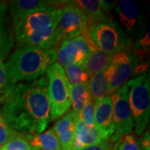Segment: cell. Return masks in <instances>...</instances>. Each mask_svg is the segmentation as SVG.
Here are the masks:
<instances>
[{"mask_svg":"<svg viewBox=\"0 0 150 150\" xmlns=\"http://www.w3.org/2000/svg\"><path fill=\"white\" fill-rule=\"evenodd\" d=\"M57 48H16L5 64L9 84L30 83L43 77L57 60Z\"/></svg>","mask_w":150,"mask_h":150,"instance_id":"obj_3","label":"cell"},{"mask_svg":"<svg viewBox=\"0 0 150 150\" xmlns=\"http://www.w3.org/2000/svg\"><path fill=\"white\" fill-rule=\"evenodd\" d=\"M119 20L133 37H142L143 19L139 4L133 0H121L115 7Z\"/></svg>","mask_w":150,"mask_h":150,"instance_id":"obj_11","label":"cell"},{"mask_svg":"<svg viewBox=\"0 0 150 150\" xmlns=\"http://www.w3.org/2000/svg\"><path fill=\"white\" fill-rule=\"evenodd\" d=\"M25 139L30 145L38 150H61L59 139L53 129L44 133L33 135H26Z\"/></svg>","mask_w":150,"mask_h":150,"instance_id":"obj_19","label":"cell"},{"mask_svg":"<svg viewBox=\"0 0 150 150\" xmlns=\"http://www.w3.org/2000/svg\"><path fill=\"white\" fill-rule=\"evenodd\" d=\"M10 87L5 64L4 62H0V105H3L6 100Z\"/></svg>","mask_w":150,"mask_h":150,"instance_id":"obj_26","label":"cell"},{"mask_svg":"<svg viewBox=\"0 0 150 150\" xmlns=\"http://www.w3.org/2000/svg\"><path fill=\"white\" fill-rule=\"evenodd\" d=\"M88 28V18L79 8L69 4L62 8L57 27V34L60 41L83 35Z\"/></svg>","mask_w":150,"mask_h":150,"instance_id":"obj_10","label":"cell"},{"mask_svg":"<svg viewBox=\"0 0 150 150\" xmlns=\"http://www.w3.org/2000/svg\"><path fill=\"white\" fill-rule=\"evenodd\" d=\"M113 54H108L99 49L92 51L83 62L82 66L91 77L92 75L105 71Z\"/></svg>","mask_w":150,"mask_h":150,"instance_id":"obj_17","label":"cell"},{"mask_svg":"<svg viewBox=\"0 0 150 150\" xmlns=\"http://www.w3.org/2000/svg\"><path fill=\"white\" fill-rule=\"evenodd\" d=\"M69 93L73 112L79 116L83 106L91 98L88 83H80L77 85L70 84Z\"/></svg>","mask_w":150,"mask_h":150,"instance_id":"obj_21","label":"cell"},{"mask_svg":"<svg viewBox=\"0 0 150 150\" xmlns=\"http://www.w3.org/2000/svg\"><path fill=\"white\" fill-rule=\"evenodd\" d=\"M0 150H37L32 147L24 136L17 135L5 144L0 147Z\"/></svg>","mask_w":150,"mask_h":150,"instance_id":"obj_24","label":"cell"},{"mask_svg":"<svg viewBox=\"0 0 150 150\" xmlns=\"http://www.w3.org/2000/svg\"><path fill=\"white\" fill-rule=\"evenodd\" d=\"M64 73L67 79L71 85L80 83H88L90 76L82 65L71 64L64 68Z\"/></svg>","mask_w":150,"mask_h":150,"instance_id":"obj_22","label":"cell"},{"mask_svg":"<svg viewBox=\"0 0 150 150\" xmlns=\"http://www.w3.org/2000/svg\"><path fill=\"white\" fill-rule=\"evenodd\" d=\"M54 1L43 0H16L9 2V13L13 27L21 19L38 9L45 8L50 6L57 5Z\"/></svg>","mask_w":150,"mask_h":150,"instance_id":"obj_14","label":"cell"},{"mask_svg":"<svg viewBox=\"0 0 150 150\" xmlns=\"http://www.w3.org/2000/svg\"><path fill=\"white\" fill-rule=\"evenodd\" d=\"M94 125L105 141L109 139L114 134V123L110 97L95 100Z\"/></svg>","mask_w":150,"mask_h":150,"instance_id":"obj_12","label":"cell"},{"mask_svg":"<svg viewBox=\"0 0 150 150\" xmlns=\"http://www.w3.org/2000/svg\"><path fill=\"white\" fill-rule=\"evenodd\" d=\"M129 87V103L134 123V132L142 135L149 122V77L139 75L127 82Z\"/></svg>","mask_w":150,"mask_h":150,"instance_id":"obj_5","label":"cell"},{"mask_svg":"<svg viewBox=\"0 0 150 150\" xmlns=\"http://www.w3.org/2000/svg\"><path fill=\"white\" fill-rule=\"evenodd\" d=\"M88 87L89 94L93 100L101 99L110 95L104 71L92 75L88 83Z\"/></svg>","mask_w":150,"mask_h":150,"instance_id":"obj_20","label":"cell"},{"mask_svg":"<svg viewBox=\"0 0 150 150\" xmlns=\"http://www.w3.org/2000/svg\"><path fill=\"white\" fill-rule=\"evenodd\" d=\"M78 118H79L86 126L89 128L95 126L94 125V102L92 98H90L83 106Z\"/></svg>","mask_w":150,"mask_h":150,"instance_id":"obj_25","label":"cell"},{"mask_svg":"<svg viewBox=\"0 0 150 150\" xmlns=\"http://www.w3.org/2000/svg\"><path fill=\"white\" fill-rule=\"evenodd\" d=\"M112 103L114 134L109 140L115 144L122 136L132 133L134 123L129 103V87L125 83L110 97Z\"/></svg>","mask_w":150,"mask_h":150,"instance_id":"obj_8","label":"cell"},{"mask_svg":"<svg viewBox=\"0 0 150 150\" xmlns=\"http://www.w3.org/2000/svg\"><path fill=\"white\" fill-rule=\"evenodd\" d=\"M0 109L13 132L23 136L42 134L50 121L47 77L11 85Z\"/></svg>","mask_w":150,"mask_h":150,"instance_id":"obj_1","label":"cell"},{"mask_svg":"<svg viewBox=\"0 0 150 150\" xmlns=\"http://www.w3.org/2000/svg\"><path fill=\"white\" fill-rule=\"evenodd\" d=\"M83 35L98 49L110 54L129 51L134 46L125 31L112 18L107 21L92 23Z\"/></svg>","mask_w":150,"mask_h":150,"instance_id":"obj_4","label":"cell"},{"mask_svg":"<svg viewBox=\"0 0 150 150\" xmlns=\"http://www.w3.org/2000/svg\"><path fill=\"white\" fill-rule=\"evenodd\" d=\"M100 6L102 8L103 11L108 14L116 7L118 2L117 1H112V0H100Z\"/></svg>","mask_w":150,"mask_h":150,"instance_id":"obj_29","label":"cell"},{"mask_svg":"<svg viewBox=\"0 0 150 150\" xmlns=\"http://www.w3.org/2000/svg\"><path fill=\"white\" fill-rule=\"evenodd\" d=\"M73 4L79 8L84 13V14L88 18V26L98 22H103L108 20L109 17L103 11L100 6L99 1L97 0H78L72 2Z\"/></svg>","mask_w":150,"mask_h":150,"instance_id":"obj_18","label":"cell"},{"mask_svg":"<svg viewBox=\"0 0 150 150\" xmlns=\"http://www.w3.org/2000/svg\"><path fill=\"white\" fill-rule=\"evenodd\" d=\"M13 48V33L7 17V5L0 3V62L9 57Z\"/></svg>","mask_w":150,"mask_h":150,"instance_id":"obj_16","label":"cell"},{"mask_svg":"<svg viewBox=\"0 0 150 150\" xmlns=\"http://www.w3.org/2000/svg\"><path fill=\"white\" fill-rule=\"evenodd\" d=\"M78 116L73 111L64 114L54 125V132L56 134L61 150H73L75 125Z\"/></svg>","mask_w":150,"mask_h":150,"instance_id":"obj_13","label":"cell"},{"mask_svg":"<svg viewBox=\"0 0 150 150\" xmlns=\"http://www.w3.org/2000/svg\"><path fill=\"white\" fill-rule=\"evenodd\" d=\"M112 150H115V149H114V147H113V149H112Z\"/></svg>","mask_w":150,"mask_h":150,"instance_id":"obj_31","label":"cell"},{"mask_svg":"<svg viewBox=\"0 0 150 150\" xmlns=\"http://www.w3.org/2000/svg\"><path fill=\"white\" fill-rule=\"evenodd\" d=\"M115 150H142L139 141L133 133L122 136L113 145Z\"/></svg>","mask_w":150,"mask_h":150,"instance_id":"obj_23","label":"cell"},{"mask_svg":"<svg viewBox=\"0 0 150 150\" xmlns=\"http://www.w3.org/2000/svg\"><path fill=\"white\" fill-rule=\"evenodd\" d=\"M142 61L129 50L112 55L109 64L104 71L110 94L124 85L132 77L145 71L147 66L142 64Z\"/></svg>","mask_w":150,"mask_h":150,"instance_id":"obj_7","label":"cell"},{"mask_svg":"<svg viewBox=\"0 0 150 150\" xmlns=\"http://www.w3.org/2000/svg\"><path fill=\"white\" fill-rule=\"evenodd\" d=\"M97 49L84 35L64 39L57 48L58 64L63 68L71 64L82 65L87 56Z\"/></svg>","mask_w":150,"mask_h":150,"instance_id":"obj_9","label":"cell"},{"mask_svg":"<svg viewBox=\"0 0 150 150\" xmlns=\"http://www.w3.org/2000/svg\"><path fill=\"white\" fill-rule=\"evenodd\" d=\"M48 95L50 104V120L63 117L71 107L69 86L62 66L54 63L46 72Z\"/></svg>","mask_w":150,"mask_h":150,"instance_id":"obj_6","label":"cell"},{"mask_svg":"<svg viewBox=\"0 0 150 150\" xmlns=\"http://www.w3.org/2000/svg\"><path fill=\"white\" fill-rule=\"evenodd\" d=\"M57 5L35 11L13 26L16 48L59 47L61 41L57 34V27L62 8Z\"/></svg>","mask_w":150,"mask_h":150,"instance_id":"obj_2","label":"cell"},{"mask_svg":"<svg viewBox=\"0 0 150 150\" xmlns=\"http://www.w3.org/2000/svg\"><path fill=\"white\" fill-rule=\"evenodd\" d=\"M17 135H18V134L13 132L9 128L0 109V147L5 144L7 142Z\"/></svg>","mask_w":150,"mask_h":150,"instance_id":"obj_27","label":"cell"},{"mask_svg":"<svg viewBox=\"0 0 150 150\" xmlns=\"http://www.w3.org/2000/svg\"><path fill=\"white\" fill-rule=\"evenodd\" d=\"M37 150H38V149H37Z\"/></svg>","mask_w":150,"mask_h":150,"instance_id":"obj_32","label":"cell"},{"mask_svg":"<svg viewBox=\"0 0 150 150\" xmlns=\"http://www.w3.org/2000/svg\"><path fill=\"white\" fill-rule=\"evenodd\" d=\"M105 141L97 128L86 126L79 118H77L75 125L73 150H81L90 145L99 144Z\"/></svg>","mask_w":150,"mask_h":150,"instance_id":"obj_15","label":"cell"},{"mask_svg":"<svg viewBox=\"0 0 150 150\" xmlns=\"http://www.w3.org/2000/svg\"><path fill=\"white\" fill-rule=\"evenodd\" d=\"M139 144L142 150H150V134L149 130L145 131L144 134L141 137Z\"/></svg>","mask_w":150,"mask_h":150,"instance_id":"obj_30","label":"cell"},{"mask_svg":"<svg viewBox=\"0 0 150 150\" xmlns=\"http://www.w3.org/2000/svg\"><path fill=\"white\" fill-rule=\"evenodd\" d=\"M113 145H114V144L108 139L106 140V141H103V142L99 143V144H97L85 147L81 150H112Z\"/></svg>","mask_w":150,"mask_h":150,"instance_id":"obj_28","label":"cell"}]
</instances>
